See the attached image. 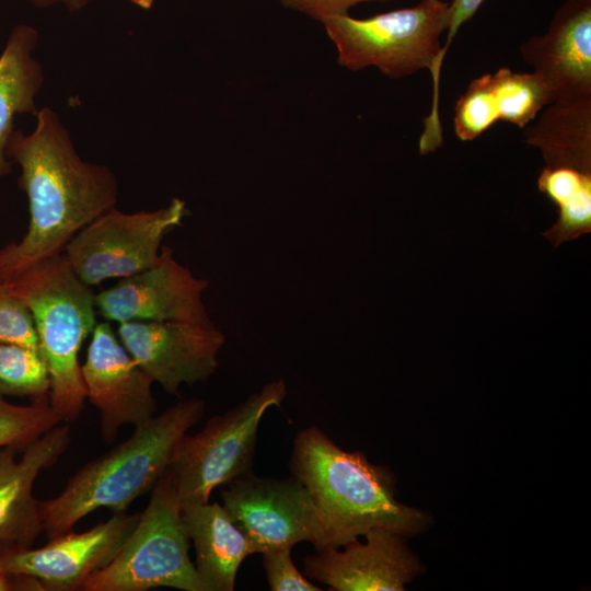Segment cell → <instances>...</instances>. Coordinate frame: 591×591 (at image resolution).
Returning <instances> with one entry per match:
<instances>
[{
	"label": "cell",
	"instance_id": "26",
	"mask_svg": "<svg viewBox=\"0 0 591 591\" xmlns=\"http://www.w3.org/2000/svg\"><path fill=\"white\" fill-rule=\"evenodd\" d=\"M269 588L273 591H321L299 572L291 559V548L262 554Z\"/></svg>",
	"mask_w": 591,
	"mask_h": 591
},
{
	"label": "cell",
	"instance_id": "23",
	"mask_svg": "<svg viewBox=\"0 0 591 591\" xmlns=\"http://www.w3.org/2000/svg\"><path fill=\"white\" fill-rule=\"evenodd\" d=\"M60 421L48 403L14 405L0 395V449L13 447L23 451Z\"/></svg>",
	"mask_w": 591,
	"mask_h": 591
},
{
	"label": "cell",
	"instance_id": "6",
	"mask_svg": "<svg viewBox=\"0 0 591 591\" xmlns=\"http://www.w3.org/2000/svg\"><path fill=\"white\" fill-rule=\"evenodd\" d=\"M320 22L336 47L338 63L349 70L375 67L401 79L427 69L433 78L441 36L449 26V2L421 0L366 19L347 13Z\"/></svg>",
	"mask_w": 591,
	"mask_h": 591
},
{
	"label": "cell",
	"instance_id": "5",
	"mask_svg": "<svg viewBox=\"0 0 591 591\" xmlns=\"http://www.w3.org/2000/svg\"><path fill=\"white\" fill-rule=\"evenodd\" d=\"M114 559L90 576L82 591H147L159 587L207 591L188 555L182 508L169 470Z\"/></svg>",
	"mask_w": 591,
	"mask_h": 591
},
{
	"label": "cell",
	"instance_id": "1",
	"mask_svg": "<svg viewBox=\"0 0 591 591\" xmlns=\"http://www.w3.org/2000/svg\"><path fill=\"white\" fill-rule=\"evenodd\" d=\"M35 116V128L14 129L5 146V157L21 170L18 183L28 200L30 222L19 242L0 248V283L63 254L79 231L118 201L114 172L79 155L58 113L43 107Z\"/></svg>",
	"mask_w": 591,
	"mask_h": 591
},
{
	"label": "cell",
	"instance_id": "27",
	"mask_svg": "<svg viewBox=\"0 0 591 591\" xmlns=\"http://www.w3.org/2000/svg\"><path fill=\"white\" fill-rule=\"evenodd\" d=\"M449 26L447 39L442 45L432 78L431 109H439L440 73L445 55L462 25L468 22L485 2V0H449Z\"/></svg>",
	"mask_w": 591,
	"mask_h": 591
},
{
	"label": "cell",
	"instance_id": "4",
	"mask_svg": "<svg viewBox=\"0 0 591 591\" xmlns=\"http://www.w3.org/2000/svg\"><path fill=\"white\" fill-rule=\"evenodd\" d=\"M5 283L32 311L50 381V407L62 421L76 420L86 399L79 352L96 325L95 294L63 254L35 264Z\"/></svg>",
	"mask_w": 591,
	"mask_h": 591
},
{
	"label": "cell",
	"instance_id": "10",
	"mask_svg": "<svg viewBox=\"0 0 591 591\" xmlns=\"http://www.w3.org/2000/svg\"><path fill=\"white\" fill-rule=\"evenodd\" d=\"M208 281L179 264L170 246L162 245L150 268L121 278L95 296L97 312L113 322L171 321L213 326L202 294Z\"/></svg>",
	"mask_w": 591,
	"mask_h": 591
},
{
	"label": "cell",
	"instance_id": "17",
	"mask_svg": "<svg viewBox=\"0 0 591 591\" xmlns=\"http://www.w3.org/2000/svg\"><path fill=\"white\" fill-rule=\"evenodd\" d=\"M182 518L207 591H232L240 565L254 554L247 537L218 502L185 508Z\"/></svg>",
	"mask_w": 591,
	"mask_h": 591
},
{
	"label": "cell",
	"instance_id": "18",
	"mask_svg": "<svg viewBox=\"0 0 591 591\" xmlns=\"http://www.w3.org/2000/svg\"><path fill=\"white\" fill-rule=\"evenodd\" d=\"M39 34L27 24L15 25L0 55V177L12 171L5 146L13 132L14 118L36 115V97L44 84V71L34 57Z\"/></svg>",
	"mask_w": 591,
	"mask_h": 591
},
{
	"label": "cell",
	"instance_id": "7",
	"mask_svg": "<svg viewBox=\"0 0 591 591\" xmlns=\"http://www.w3.org/2000/svg\"><path fill=\"white\" fill-rule=\"evenodd\" d=\"M286 394L282 380L269 382L232 409L212 416L200 431L181 438L167 470L182 510L208 502L216 487L251 472L258 425Z\"/></svg>",
	"mask_w": 591,
	"mask_h": 591
},
{
	"label": "cell",
	"instance_id": "3",
	"mask_svg": "<svg viewBox=\"0 0 591 591\" xmlns=\"http://www.w3.org/2000/svg\"><path fill=\"white\" fill-rule=\"evenodd\" d=\"M205 412L198 398L183 399L107 453L83 465L62 491L39 500L43 531L50 538L72 531L89 513L107 508L126 512L131 502L151 490L167 470L181 438Z\"/></svg>",
	"mask_w": 591,
	"mask_h": 591
},
{
	"label": "cell",
	"instance_id": "11",
	"mask_svg": "<svg viewBox=\"0 0 591 591\" xmlns=\"http://www.w3.org/2000/svg\"><path fill=\"white\" fill-rule=\"evenodd\" d=\"M116 334L139 367L171 395H178L183 384L208 380L225 343L216 325L185 322H123Z\"/></svg>",
	"mask_w": 591,
	"mask_h": 591
},
{
	"label": "cell",
	"instance_id": "31",
	"mask_svg": "<svg viewBox=\"0 0 591 591\" xmlns=\"http://www.w3.org/2000/svg\"><path fill=\"white\" fill-rule=\"evenodd\" d=\"M129 1L141 9H150L154 3V0H129Z\"/></svg>",
	"mask_w": 591,
	"mask_h": 591
},
{
	"label": "cell",
	"instance_id": "15",
	"mask_svg": "<svg viewBox=\"0 0 591 591\" xmlns=\"http://www.w3.org/2000/svg\"><path fill=\"white\" fill-rule=\"evenodd\" d=\"M551 103L591 95V0H565L546 32L520 45Z\"/></svg>",
	"mask_w": 591,
	"mask_h": 591
},
{
	"label": "cell",
	"instance_id": "12",
	"mask_svg": "<svg viewBox=\"0 0 591 591\" xmlns=\"http://www.w3.org/2000/svg\"><path fill=\"white\" fill-rule=\"evenodd\" d=\"M81 372L86 398L99 409L100 431L106 443L115 441L124 425L140 427L154 416L153 380L107 322L95 325Z\"/></svg>",
	"mask_w": 591,
	"mask_h": 591
},
{
	"label": "cell",
	"instance_id": "21",
	"mask_svg": "<svg viewBox=\"0 0 591 591\" xmlns=\"http://www.w3.org/2000/svg\"><path fill=\"white\" fill-rule=\"evenodd\" d=\"M498 119L524 128L551 104V95L534 73L515 72L507 67L489 73Z\"/></svg>",
	"mask_w": 591,
	"mask_h": 591
},
{
	"label": "cell",
	"instance_id": "29",
	"mask_svg": "<svg viewBox=\"0 0 591 591\" xmlns=\"http://www.w3.org/2000/svg\"><path fill=\"white\" fill-rule=\"evenodd\" d=\"M36 8L47 9L53 7H62L69 12H78L82 10L89 0H27Z\"/></svg>",
	"mask_w": 591,
	"mask_h": 591
},
{
	"label": "cell",
	"instance_id": "30",
	"mask_svg": "<svg viewBox=\"0 0 591 591\" xmlns=\"http://www.w3.org/2000/svg\"><path fill=\"white\" fill-rule=\"evenodd\" d=\"M0 591H13L11 575L0 559Z\"/></svg>",
	"mask_w": 591,
	"mask_h": 591
},
{
	"label": "cell",
	"instance_id": "14",
	"mask_svg": "<svg viewBox=\"0 0 591 591\" xmlns=\"http://www.w3.org/2000/svg\"><path fill=\"white\" fill-rule=\"evenodd\" d=\"M344 549L326 548L303 559L308 578L336 591H402L420 571V565L408 551L401 534L374 528Z\"/></svg>",
	"mask_w": 591,
	"mask_h": 591
},
{
	"label": "cell",
	"instance_id": "19",
	"mask_svg": "<svg viewBox=\"0 0 591 591\" xmlns=\"http://www.w3.org/2000/svg\"><path fill=\"white\" fill-rule=\"evenodd\" d=\"M536 117L523 138L541 151L545 165L591 171V95L553 102Z\"/></svg>",
	"mask_w": 591,
	"mask_h": 591
},
{
	"label": "cell",
	"instance_id": "2",
	"mask_svg": "<svg viewBox=\"0 0 591 591\" xmlns=\"http://www.w3.org/2000/svg\"><path fill=\"white\" fill-rule=\"evenodd\" d=\"M290 470L313 501L321 543L316 551L340 548L374 528L401 535L418 533L424 513L398 502L394 479L361 452H347L322 430L309 427L294 438Z\"/></svg>",
	"mask_w": 591,
	"mask_h": 591
},
{
	"label": "cell",
	"instance_id": "28",
	"mask_svg": "<svg viewBox=\"0 0 591 591\" xmlns=\"http://www.w3.org/2000/svg\"><path fill=\"white\" fill-rule=\"evenodd\" d=\"M282 5L308 14L316 20L328 15L347 14L348 10L364 2H386L391 0H279Z\"/></svg>",
	"mask_w": 591,
	"mask_h": 591
},
{
	"label": "cell",
	"instance_id": "13",
	"mask_svg": "<svg viewBox=\"0 0 591 591\" xmlns=\"http://www.w3.org/2000/svg\"><path fill=\"white\" fill-rule=\"evenodd\" d=\"M139 515L116 512L86 531L50 537L39 548L0 549V559L9 572L33 576L47 591L80 590L90 576L114 559Z\"/></svg>",
	"mask_w": 591,
	"mask_h": 591
},
{
	"label": "cell",
	"instance_id": "22",
	"mask_svg": "<svg viewBox=\"0 0 591 591\" xmlns=\"http://www.w3.org/2000/svg\"><path fill=\"white\" fill-rule=\"evenodd\" d=\"M50 381L39 351L0 343V395L26 396L49 404Z\"/></svg>",
	"mask_w": 591,
	"mask_h": 591
},
{
	"label": "cell",
	"instance_id": "8",
	"mask_svg": "<svg viewBox=\"0 0 591 591\" xmlns=\"http://www.w3.org/2000/svg\"><path fill=\"white\" fill-rule=\"evenodd\" d=\"M187 213L179 198L150 211L127 213L113 207L79 231L63 255L90 287L135 275L158 262L164 236L182 225Z\"/></svg>",
	"mask_w": 591,
	"mask_h": 591
},
{
	"label": "cell",
	"instance_id": "24",
	"mask_svg": "<svg viewBox=\"0 0 591 591\" xmlns=\"http://www.w3.org/2000/svg\"><path fill=\"white\" fill-rule=\"evenodd\" d=\"M496 121L498 115L493 99L489 73L474 79L459 97L453 118V129L462 141L482 136Z\"/></svg>",
	"mask_w": 591,
	"mask_h": 591
},
{
	"label": "cell",
	"instance_id": "20",
	"mask_svg": "<svg viewBox=\"0 0 591 591\" xmlns=\"http://www.w3.org/2000/svg\"><path fill=\"white\" fill-rule=\"evenodd\" d=\"M537 188L557 210L556 222L543 233L555 247L591 232V171L545 165Z\"/></svg>",
	"mask_w": 591,
	"mask_h": 591
},
{
	"label": "cell",
	"instance_id": "9",
	"mask_svg": "<svg viewBox=\"0 0 591 591\" xmlns=\"http://www.w3.org/2000/svg\"><path fill=\"white\" fill-rule=\"evenodd\" d=\"M221 491L223 507L247 537L253 553L292 548L310 542L317 549L321 530L306 487L293 475L288 478L236 477Z\"/></svg>",
	"mask_w": 591,
	"mask_h": 591
},
{
	"label": "cell",
	"instance_id": "25",
	"mask_svg": "<svg viewBox=\"0 0 591 591\" xmlns=\"http://www.w3.org/2000/svg\"><path fill=\"white\" fill-rule=\"evenodd\" d=\"M0 343L39 351L32 311L7 283H0Z\"/></svg>",
	"mask_w": 591,
	"mask_h": 591
},
{
	"label": "cell",
	"instance_id": "16",
	"mask_svg": "<svg viewBox=\"0 0 591 591\" xmlns=\"http://www.w3.org/2000/svg\"><path fill=\"white\" fill-rule=\"evenodd\" d=\"M69 443V426L57 425L23 451L0 449V549L32 547L44 532L33 486L40 471L56 463Z\"/></svg>",
	"mask_w": 591,
	"mask_h": 591
}]
</instances>
